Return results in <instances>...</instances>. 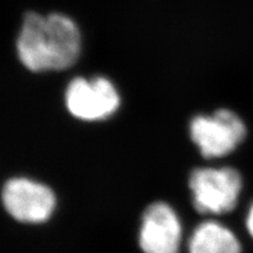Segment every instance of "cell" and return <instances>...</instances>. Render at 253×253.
I'll return each mask as SVG.
<instances>
[{"label":"cell","instance_id":"cell-1","mask_svg":"<svg viewBox=\"0 0 253 253\" xmlns=\"http://www.w3.org/2000/svg\"><path fill=\"white\" fill-rule=\"evenodd\" d=\"M77 24L63 14L27 13L17 41L18 56L32 72L62 71L80 55Z\"/></svg>","mask_w":253,"mask_h":253},{"label":"cell","instance_id":"cell-2","mask_svg":"<svg viewBox=\"0 0 253 253\" xmlns=\"http://www.w3.org/2000/svg\"><path fill=\"white\" fill-rule=\"evenodd\" d=\"M189 185L196 210L207 214H223L236 208L243 182L233 168H201L192 171Z\"/></svg>","mask_w":253,"mask_h":253},{"label":"cell","instance_id":"cell-3","mask_svg":"<svg viewBox=\"0 0 253 253\" xmlns=\"http://www.w3.org/2000/svg\"><path fill=\"white\" fill-rule=\"evenodd\" d=\"M190 135L204 157L219 158L244 141L246 126L236 113L220 109L210 116H196L190 123Z\"/></svg>","mask_w":253,"mask_h":253},{"label":"cell","instance_id":"cell-4","mask_svg":"<svg viewBox=\"0 0 253 253\" xmlns=\"http://www.w3.org/2000/svg\"><path fill=\"white\" fill-rule=\"evenodd\" d=\"M69 113L84 121L109 118L120 106L118 90L108 79L97 77L91 80L74 79L66 90Z\"/></svg>","mask_w":253,"mask_h":253},{"label":"cell","instance_id":"cell-5","mask_svg":"<svg viewBox=\"0 0 253 253\" xmlns=\"http://www.w3.org/2000/svg\"><path fill=\"white\" fill-rule=\"evenodd\" d=\"M2 203L19 221L42 223L54 211L55 196L48 186L27 178H13L4 186Z\"/></svg>","mask_w":253,"mask_h":253},{"label":"cell","instance_id":"cell-6","mask_svg":"<svg viewBox=\"0 0 253 253\" xmlns=\"http://www.w3.org/2000/svg\"><path fill=\"white\" fill-rule=\"evenodd\" d=\"M182 227L173 209L162 202L144 211L140 231V246L144 253H178Z\"/></svg>","mask_w":253,"mask_h":253},{"label":"cell","instance_id":"cell-7","mask_svg":"<svg viewBox=\"0 0 253 253\" xmlns=\"http://www.w3.org/2000/svg\"><path fill=\"white\" fill-rule=\"evenodd\" d=\"M190 253H242L237 236L223 224L209 220L199 224L189 242Z\"/></svg>","mask_w":253,"mask_h":253},{"label":"cell","instance_id":"cell-8","mask_svg":"<svg viewBox=\"0 0 253 253\" xmlns=\"http://www.w3.org/2000/svg\"><path fill=\"white\" fill-rule=\"evenodd\" d=\"M246 227H248L249 233L253 238V203L251 204V207H250L248 217H246Z\"/></svg>","mask_w":253,"mask_h":253}]
</instances>
